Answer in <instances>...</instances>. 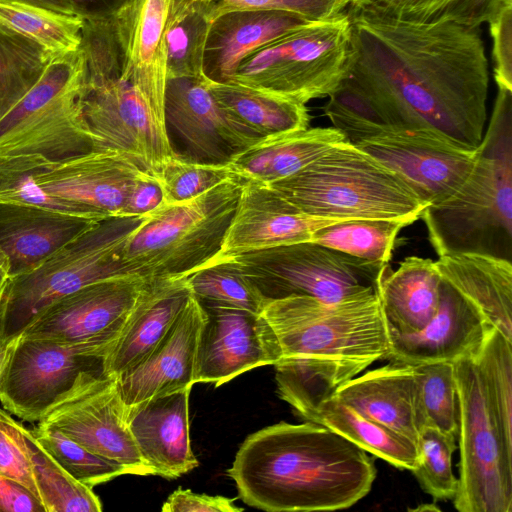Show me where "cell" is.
I'll return each instance as SVG.
<instances>
[{
  "label": "cell",
  "mask_w": 512,
  "mask_h": 512,
  "mask_svg": "<svg viewBox=\"0 0 512 512\" xmlns=\"http://www.w3.org/2000/svg\"><path fill=\"white\" fill-rule=\"evenodd\" d=\"M348 7V74L323 108L333 127L350 143L382 129H428L477 149L489 88L479 28Z\"/></svg>",
  "instance_id": "1"
},
{
  "label": "cell",
  "mask_w": 512,
  "mask_h": 512,
  "mask_svg": "<svg viewBox=\"0 0 512 512\" xmlns=\"http://www.w3.org/2000/svg\"><path fill=\"white\" fill-rule=\"evenodd\" d=\"M228 474L257 509L333 511L369 493L376 467L375 457L322 424L279 422L244 440Z\"/></svg>",
  "instance_id": "2"
},
{
  "label": "cell",
  "mask_w": 512,
  "mask_h": 512,
  "mask_svg": "<svg viewBox=\"0 0 512 512\" xmlns=\"http://www.w3.org/2000/svg\"><path fill=\"white\" fill-rule=\"evenodd\" d=\"M262 315L282 350L274 364L278 395L307 421L389 350L378 292L338 302L290 296L268 301Z\"/></svg>",
  "instance_id": "3"
},
{
  "label": "cell",
  "mask_w": 512,
  "mask_h": 512,
  "mask_svg": "<svg viewBox=\"0 0 512 512\" xmlns=\"http://www.w3.org/2000/svg\"><path fill=\"white\" fill-rule=\"evenodd\" d=\"M420 218L439 257L479 254L512 261V90L498 87L468 176Z\"/></svg>",
  "instance_id": "4"
},
{
  "label": "cell",
  "mask_w": 512,
  "mask_h": 512,
  "mask_svg": "<svg viewBox=\"0 0 512 512\" xmlns=\"http://www.w3.org/2000/svg\"><path fill=\"white\" fill-rule=\"evenodd\" d=\"M81 112L93 150H114L156 174L176 153L165 118L136 84L114 18L85 20Z\"/></svg>",
  "instance_id": "5"
},
{
  "label": "cell",
  "mask_w": 512,
  "mask_h": 512,
  "mask_svg": "<svg viewBox=\"0 0 512 512\" xmlns=\"http://www.w3.org/2000/svg\"><path fill=\"white\" fill-rule=\"evenodd\" d=\"M323 218L418 220L427 207L394 171L343 140L297 173L265 184Z\"/></svg>",
  "instance_id": "6"
},
{
  "label": "cell",
  "mask_w": 512,
  "mask_h": 512,
  "mask_svg": "<svg viewBox=\"0 0 512 512\" xmlns=\"http://www.w3.org/2000/svg\"><path fill=\"white\" fill-rule=\"evenodd\" d=\"M243 184L235 176L146 215L124 247L125 272L144 278L187 276L209 263L221 250Z\"/></svg>",
  "instance_id": "7"
},
{
  "label": "cell",
  "mask_w": 512,
  "mask_h": 512,
  "mask_svg": "<svg viewBox=\"0 0 512 512\" xmlns=\"http://www.w3.org/2000/svg\"><path fill=\"white\" fill-rule=\"evenodd\" d=\"M144 217L100 220L32 270L10 277L0 297V337L19 336L59 298L91 283L128 275L123 250Z\"/></svg>",
  "instance_id": "8"
},
{
  "label": "cell",
  "mask_w": 512,
  "mask_h": 512,
  "mask_svg": "<svg viewBox=\"0 0 512 512\" xmlns=\"http://www.w3.org/2000/svg\"><path fill=\"white\" fill-rule=\"evenodd\" d=\"M85 67L82 47L49 60L0 119V156L35 154L57 161L94 149L80 104Z\"/></svg>",
  "instance_id": "9"
},
{
  "label": "cell",
  "mask_w": 512,
  "mask_h": 512,
  "mask_svg": "<svg viewBox=\"0 0 512 512\" xmlns=\"http://www.w3.org/2000/svg\"><path fill=\"white\" fill-rule=\"evenodd\" d=\"M347 12L312 22L247 56L232 81L306 104L329 96L348 74Z\"/></svg>",
  "instance_id": "10"
},
{
  "label": "cell",
  "mask_w": 512,
  "mask_h": 512,
  "mask_svg": "<svg viewBox=\"0 0 512 512\" xmlns=\"http://www.w3.org/2000/svg\"><path fill=\"white\" fill-rule=\"evenodd\" d=\"M216 258L232 263L267 302L290 296L338 302L373 294L378 292L380 277L388 264L360 259L311 241Z\"/></svg>",
  "instance_id": "11"
},
{
  "label": "cell",
  "mask_w": 512,
  "mask_h": 512,
  "mask_svg": "<svg viewBox=\"0 0 512 512\" xmlns=\"http://www.w3.org/2000/svg\"><path fill=\"white\" fill-rule=\"evenodd\" d=\"M459 400L460 512L512 511V449L503 439L473 357L453 362Z\"/></svg>",
  "instance_id": "12"
},
{
  "label": "cell",
  "mask_w": 512,
  "mask_h": 512,
  "mask_svg": "<svg viewBox=\"0 0 512 512\" xmlns=\"http://www.w3.org/2000/svg\"><path fill=\"white\" fill-rule=\"evenodd\" d=\"M104 350L19 335L0 374V402L6 411L42 420L80 383L106 373Z\"/></svg>",
  "instance_id": "13"
},
{
  "label": "cell",
  "mask_w": 512,
  "mask_h": 512,
  "mask_svg": "<svg viewBox=\"0 0 512 512\" xmlns=\"http://www.w3.org/2000/svg\"><path fill=\"white\" fill-rule=\"evenodd\" d=\"M147 278L128 274L86 285L45 307L20 334L107 354L124 329Z\"/></svg>",
  "instance_id": "14"
},
{
  "label": "cell",
  "mask_w": 512,
  "mask_h": 512,
  "mask_svg": "<svg viewBox=\"0 0 512 512\" xmlns=\"http://www.w3.org/2000/svg\"><path fill=\"white\" fill-rule=\"evenodd\" d=\"M352 144L394 171L426 206L462 184L478 151L428 129H382Z\"/></svg>",
  "instance_id": "15"
},
{
  "label": "cell",
  "mask_w": 512,
  "mask_h": 512,
  "mask_svg": "<svg viewBox=\"0 0 512 512\" xmlns=\"http://www.w3.org/2000/svg\"><path fill=\"white\" fill-rule=\"evenodd\" d=\"M39 423L57 428L89 451L133 475H151L126 420L117 379L106 373L80 383Z\"/></svg>",
  "instance_id": "16"
},
{
  "label": "cell",
  "mask_w": 512,
  "mask_h": 512,
  "mask_svg": "<svg viewBox=\"0 0 512 512\" xmlns=\"http://www.w3.org/2000/svg\"><path fill=\"white\" fill-rule=\"evenodd\" d=\"M201 305L205 318L198 341L195 383L218 387L248 370L282 359L277 336L262 313Z\"/></svg>",
  "instance_id": "17"
},
{
  "label": "cell",
  "mask_w": 512,
  "mask_h": 512,
  "mask_svg": "<svg viewBox=\"0 0 512 512\" xmlns=\"http://www.w3.org/2000/svg\"><path fill=\"white\" fill-rule=\"evenodd\" d=\"M165 123L184 146L178 154L207 164H229L259 141L245 132L218 104L206 78L167 79Z\"/></svg>",
  "instance_id": "18"
},
{
  "label": "cell",
  "mask_w": 512,
  "mask_h": 512,
  "mask_svg": "<svg viewBox=\"0 0 512 512\" xmlns=\"http://www.w3.org/2000/svg\"><path fill=\"white\" fill-rule=\"evenodd\" d=\"M146 172L114 150H91L62 160H49L35 175L52 197L77 204L96 219L121 217L134 181Z\"/></svg>",
  "instance_id": "19"
},
{
  "label": "cell",
  "mask_w": 512,
  "mask_h": 512,
  "mask_svg": "<svg viewBox=\"0 0 512 512\" xmlns=\"http://www.w3.org/2000/svg\"><path fill=\"white\" fill-rule=\"evenodd\" d=\"M204 318L202 305L191 294L171 329L154 349L116 377L126 408L196 384V355Z\"/></svg>",
  "instance_id": "20"
},
{
  "label": "cell",
  "mask_w": 512,
  "mask_h": 512,
  "mask_svg": "<svg viewBox=\"0 0 512 512\" xmlns=\"http://www.w3.org/2000/svg\"><path fill=\"white\" fill-rule=\"evenodd\" d=\"M340 221L344 220L308 215L269 186L244 181L216 257L307 242L317 229Z\"/></svg>",
  "instance_id": "21"
},
{
  "label": "cell",
  "mask_w": 512,
  "mask_h": 512,
  "mask_svg": "<svg viewBox=\"0 0 512 512\" xmlns=\"http://www.w3.org/2000/svg\"><path fill=\"white\" fill-rule=\"evenodd\" d=\"M492 327L474 304L441 278L436 315L417 333L388 334L385 359L418 365L475 357Z\"/></svg>",
  "instance_id": "22"
},
{
  "label": "cell",
  "mask_w": 512,
  "mask_h": 512,
  "mask_svg": "<svg viewBox=\"0 0 512 512\" xmlns=\"http://www.w3.org/2000/svg\"><path fill=\"white\" fill-rule=\"evenodd\" d=\"M191 388L126 408V420L151 475L178 478L198 466L190 444Z\"/></svg>",
  "instance_id": "23"
},
{
  "label": "cell",
  "mask_w": 512,
  "mask_h": 512,
  "mask_svg": "<svg viewBox=\"0 0 512 512\" xmlns=\"http://www.w3.org/2000/svg\"><path fill=\"white\" fill-rule=\"evenodd\" d=\"M312 22L315 21L284 11H223L209 28L203 75L209 82L229 83L240 63L251 53Z\"/></svg>",
  "instance_id": "24"
},
{
  "label": "cell",
  "mask_w": 512,
  "mask_h": 512,
  "mask_svg": "<svg viewBox=\"0 0 512 512\" xmlns=\"http://www.w3.org/2000/svg\"><path fill=\"white\" fill-rule=\"evenodd\" d=\"M192 292L187 276L147 278L120 336L106 355V374L118 377L147 356L171 329Z\"/></svg>",
  "instance_id": "25"
},
{
  "label": "cell",
  "mask_w": 512,
  "mask_h": 512,
  "mask_svg": "<svg viewBox=\"0 0 512 512\" xmlns=\"http://www.w3.org/2000/svg\"><path fill=\"white\" fill-rule=\"evenodd\" d=\"M173 0H133L114 21L128 67L155 111L165 118L166 24Z\"/></svg>",
  "instance_id": "26"
},
{
  "label": "cell",
  "mask_w": 512,
  "mask_h": 512,
  "mask_svg": "<svg viewBox=\"0 0 512 512\" xmlns=\"http://www.w3.org/2000/svg\"><path fill=\"white\" fill-rule=\"evenodd\" d=\"M100 220L13 203H0V249L10 277L26 273Z\"/></svg>",
  "instance_id": "27"
},
{
  "label": "cell",
  "mask_w": 512,
  "mask_h": 512,
  "mask_svg": "<svg viewBox=\"0 0 512 512\" xmlns=\"http://www.w3.org/2000/svg\"><path fill=\"white\" fill-rule=\"evenodd\" d=\"M334 396L417 445L413 365L390 361L348 380Z\"/></svg>",
  "instance_id": "28"
},
{
  "label": "cell",
  "mask_w": 512,
  "mask_h": 512,
  "mask_svg": "<svg viewBox=\"0 0 512 512\" xmlns=\"http://www.w3.org/2000/svg\"><path fill=\"white\" fill-rule=\"evenodd\" d=\"M440 283L431 259L406 257L396 270L387 264L378 294L388 334L409 335L425 328L437 313Z\"/></svg>",
  "instance_id": "29"
},
{
  "label": "cell",
  "mask_w": 512,
  "mask_h": 512,
  "mask_svg": "<svg viewBox=\"0 0 512 512\" xmlns=\"http://www.w3.org/2000/svg\"><path fill=\"white\" fill-rule=\"evenodd\" d=\"M435 265L443 280L512 341V262L479 254H454L440 256Z\"/></svg>",
  "instance_id": "30"
},
{
  "label": "cell",
  "mask_w": 512,
  "mask_h": 512,
  "mask_svg": "<svg viewBox=\"0 0 512 512\" xmlns=\"http://www.w3.org/2000/svg\"><path fill=\"white\" fill-rule=\"evenodd\" d=\"M345 140L335 127H315L265 138L229 162L244 181L269 184L289 177Z\"/></svg>",
  "instance_id": "31"
},
{
  "label": "cell",
  "mask_w": 512,
  "mask_h": 512,
  "mask_svg": "<svg viewBox=\"0 0 512 512\" xmlns=\"http://www.w3.org/2000/svg\"><path fill=\"white\" fill-rule=\"evenodd\" d=\"M209 88L223 110L258 141L309 127L306 104L234 82H209Z\"/></svg>",
  "instance_id": "32"
},
{
  "label": "cell",
  "mask_w": 512,
  "mask_h": 512,
  "mask_svg": "<svg viewBox=\"0 0 512 512\" xmlns=\"http://www.w3.org/2000/svg\"><path fill=\"white\" fill-rule=\"evenodd\" d=\"M309 421L330 428L395 467L411 471L416 466L418 448L414 442L365 417L334 395L319 405Z\"/></svg>",
  "instance_id": "33"
},
{
  "label": "cell",
  "mask_w": 512,
  "mask_h": 512,
  "mask_svg": "<svg viewBox=\"0 0 512 512\" xmlns=\"http://www.w3.org/2000/svg\"><path fill=\"white\" fill-rule=\"evenodd\" d=\"M216 17L210 0H173L166 24L167 79L205 78L208 32Z\"/></svg>",
  "instance_id": "34"
},
{
  "label": "cell",
  "mask_w": 512,
  "mask_h": 512,
  "mask_svg": "<svg viewBox=\"0 0 512 512\" xmlns=\"http://www.w3.org/2000/svg\"><path fill=\"white\" fill-rule=\"evenodd\" d=\"M0 24L36 43L52 59L81 48L85 19L20 0H0Z\"/></svg>",
  "instance_id": "35"
},
{
  "label": "cell",
  "mask_w": 512,
  "mask_h": 512,
  "mask_svg": "<svg viewBox=\"0 0 512 512\" xmlns=\"http://www.w3.org/2000/svg\"><path fill=\"white\" fill-rule=\"evenodd\" d=\"M418 432L433 427L458 438L459 400L453 362L413 365Z\"/></svg>",
  "instance_id": "36"
},
{
  "label": "cell",
  "mask_w": 512,
  "mask_h": 512,
  "mask_svg": "<svg viewBox=\"0 0 512 512\" xmlns=\"http://www.w3.org/2000/svg\"><path fill=\"white\" fill-rule=\"evenodd\" d=\"M408 225L392 219L344 220L317 229L310 241L367 261L388 263L399 231Z\"/></svg>",
  "instance_id": "37"
},
{
  "label": "cell",
  "mask_w": 512,
  "mask_h": 512,
  "mask_svg": "<svg viewBox=\"0 0 512 512\" xmlns=\"http://www.w3.org/2000/svg\"><path fill=\"white\" fill-rule=\"evenodd\" d=\"M32 471L46 512H100L102 503L92 488L68 474L24 427Z\"/></svg>",
  "instance_id": "38"
},
{
  "label": "cell",
  "mask_w": 512,
  "mask_h": 512,
  "mask_svg": "<svg viewBox=\"0 0 512 512\" xmlns=\"http://www.w3.org/2000/svg\"><path fill=\"white\" fill-rule=\"evenodd\" d=\"M499 0H349L358 7L397 19L434 23L450 21L479 28Z\"/></svg>",
  "instance_id": "39"
},
{
  "label": "cell",
  "mask_w": 512,
  "mask_h": 512,
  "mask_svg": "<svg viewBox=\"0 0 512 512\" xmlns=\"http://www.w3.org/2000/svg\"><path fill=\"white\" fill-rule=\"evenodd\" d=\"M201 304L227 306L261 314L267 301L254 283L232 263L213 259L187 275Z\"/></svg>",
  "instance_id": "40"
},
{
  "label": "cell",
  "mask_w": 512,
  "mask_h": 512,
  "mask_svg": "<svg viewBox=\"0 0 512 512\" xmlns=\"http://www.w3.org/2000/svg\"><path fill=\"white\" fill-rule=\"evenodd\" d=\"M473 358L505 444L512 449V341L492 327Z\"/></svg>",
  "instance_id": "41"
},
{
  "label": "cell",
  "mask_w": 512,
  "mask_h": 512,
  "mask_svg": "<svg viewBox=\"0 0 512 512\" xmlns=\"http://www.w3.org/2000/svg\"><path fill=\"white\" fill-rule=\"evenodd\" d=\"M49 60L36 43L0 24V119L34 85Z\"/></svg>",
  "instance_id": "42"
},
{
  "label": "cell",
  "mask_w": 512,
  "mask_h": 512,
  "mask_svg": "<svg viewBox=\"0 0 512 512\" xmlns=\"http://www.w3.org/2000/svg\"><path fill=\"white\" fill-rule=\"evenodd\" d=\"M50 159L41 155L0 156V203H13L96 219L85 208L52 197L36 183L35 175Z\"/></svg>",
  "instance_id": "43"
},
{
  "label": "cell",
  "mask_w": 512,
  "mask_h": 512,
  "mask_svg": "<svg viewBox=\"0 0 512 512\" xmlns=\"http://www.w3.org/2000/svg\"><path fill=\"white\" fill-rule=\"evenodd\" d=\"M30 431L68 474L90 488L128 474L122 465L89 451L55 427L39 423Z\"/></svg>",
  "instance_id": "44"
},
{
  "label": "cell",
  "mask_w": 512,
  "mask_h": 512,
  "mask_svg": "<svg viewBox=\"0 0 512 512\" xmlns=\"http://www.w3.org/2000/svg\"><path fill=\"white\" fill-rule=\"evenodd\" d=\"M457 436L433 427L423 428L418 437V460L411 472L422 489L435 500L455 497L458 479L452 471Z\"/></svg>",
  "instance_id": "45"
},
{
  "label": "cell",
  "mask_w": 512,
  "mask_h": 512,
  "mask_svg": "<svg viewBox=\"0 0 512 512\" xmlns=\"http://www.w3.org/2000/svg\"><path fill=\"white\" fill-rule=\"evenodd\" d=\"M154 176L164 205L190 200L236 175L229 164L200 163L175 154Z\"/></svg>",
  "instance_id": "46"
},
{
  "label": "cell",
  "mask_w": 512,
  "mask_h": 512,
  "mask_svg": "<svg viewBox=\"0 0 512 512\" xmlns=\"http://www.w3.org/2000/svg\"><path fill=\"white\" fill-rule=\"evenodd\" d=\"M0 473L19 482L39 500L24 426L0 408ZM41 501V500H40Z\"/></svg>",
  "instance_id": "47"
},
{
  "label": "cell",
  "mask_w": 512,
  "mask_h": 512,
  "mask_svg": "<svg viewBox=\"0 0 512 512\" xmlns=\"http://www.w3.org/2000/svg\"><path fill=\"white\" fill-rule=\"evenodd\" d=\"M216 16L227 10L253 9L284 11L310 21L332 19L345 12L349 0H210Z\"/></svg>",
  "instance_id": "48"
},
{
  "label": "cell",
  "mask_w": 512,
  "mask_h": 512,
  "mask_svg": "<svg viewBox=\"0 0 512 512\" xmlns=\"http://www.w3.org/2000/svg\"><path fill=\"white\" fill-rule=\"evenodd\" d=\"M487 23L493 41L494 79L499 88L512 90V0H499Z\"/></svg>",
  "instance_id": "49"
},
{
  "label": "cell",
  "mask_w": 512,
  "mask_h": 512,
  "mask_svg": "<svg viewBox=\"0 0 512 512\" xmlns=\"http://www.w3.org/2000/svg\"><path fill=\"white\" fill-rule=\"evenodd\" d=\"M234 499L198 494L190 489H176L162 505L163 512H239Z\"/></svg>",
  "instance_id": "50"
},
{
  "label": "cell",
  "mask_w": 512,
  "mask_h": 512,
  "mask_svg": "<svg viewBox=\"0 0 512 512\" xmlns=\"http://www.w3.org/2000/svg\"><path fill=\"white\" fill-rule=\"evenodd\" d=\"M163 205V192L156 177L143 172L133 183L121 217L146 216Z\"/></svg>",
  "instance_id": "51"
},
{
  "label": "cell",
  "mask_w": 512,
  "mask_h": 512,
  "mask_svg": "<svg viewBox=\"0 0 512 512\" xmlns=\"http://www.w3.org/2000/svg\"><path fill=\"white\" fill-rule=\"evenodd\" d=\"M0 511L46 512L42 502L29 489L1 473Z\"/></svg>",
  "instance_id": "52"
},
{
  "label": "cell",
  "mask_w": 512,
  "mask_h": 512,
  "mask_svg": "<svg viewBox=\"0 0 512 512\" xmlns=\"http://www.w3.org/2000/svg\"><path fill=\"white\" fill-rule=\"evenodd\" d=\"M85 20H109L119 15L133 0H69Z\"/></svg>",
  "instance_id": "53"
},
{
  "label": "cell",
  "mask_w": 512,
  "mask_h": 512,
  "mask_svg": "<svg viewBox=\"0 0 512 512\" xmlns=\"http://www.w3.org/2000/svg\"><path fill=\"white\" fill-rule=\"evenodd\" d=\"M64 13L77 14L69 0H20ZM79 15V14H78Z\"/></svg>",
  "instance_id": "54"
},
{
  "label": "cell",
  "mask_w": 512,
  "mask_h": 512,
  "mask_svg": "<svg viewBox=\"0 0 512 512\" xmlns=\"http://www.w3.org/2000/svg\"><path fill=\"white\" fill-rule=\"evenodd\" d=\"M10 278V263L6 254L0 249V292Z\"/></svg>",
  "instance_id": "55"
},
{
  "label": "cell",
  "mask_w": 512,
  "mask_h": 512,
  "mask_svg": "<svg viewBox=\"0 0 512 512\" xmlns=\"http://www.w3.org/2000/svg\"><path fill=\"white\" fill-rule=\"evenodd\" d=\"M18 337V336H17ZM8 339L0 337V374L8 357V354L16 340V338Z\"/></svg>",
  "instance_id": "56"
},
{
  "label": "cell",
  "mask_w": 512,
  "mask_h": 512,
  "mask_svg": "<svg viewBox=\"0 0 512 512\" xmlns=\"http://www.w3.org/2000/svg\"><path fill=\"white\" fill-rule=\"evenodd\" d=\"M2 292V291H1ZM1 292H0V297H1Z\"/></svg>",
  "instance_id": "57"
}]
</instances>
